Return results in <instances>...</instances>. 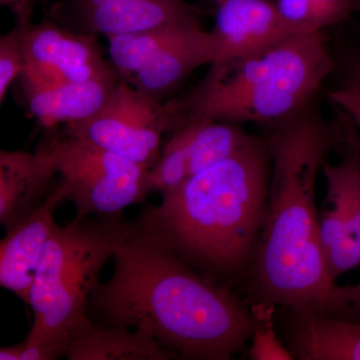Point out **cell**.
Listing matches in <instances>:
<instances>
[{"mask_svg": "<svg viewBox=\"0 0 360 360\" xmlns=\"http://www.w3.org/2000/svg\"><path fill=\"white\" fill-rule=\"evenodd\" d=\"M105 219L113 271L90 296V321L146 331L175 359L229 360L245 349L250 307L231 286L206 278L136 222L122 215Z\"/></svg>", "mask_w": 360, "mask_h": 360, "instance_id": "cell-1", "label": "cell"}, {"mask_svg": "<svg viewBox=\"0 0 360 360\" xmlns=\"http://www.w3.org/2000/svg\"><path fill=\"white\" fill-rule=\"evenodd\" d=\"M271 156L269 196L248 276L251 302L341 316L338 284L322 250L315 205L317 179L329 153L342 148L340 118L328 122L316 99L264 129Z\"/></svg>", "mask_w": 360, "mask_h": 360, "instance_id": "cell-2", "label": "cell"}, {"mask_svg": "<svg viewBox=\"0 0 360 360\" xmlns=\"http://www.w3.org/2000/svg\"><path fill=\"white\" fill-rule=\"evenodd\" d=\"M271 156L264 134L162 194L135 220L146 236L215 283L245 278L262 229Z\"/></svg>", "mask_w": 360, "mask_h": 360, "instance_id": "cell-3", "label": "cell"}, {"mask_svg": "<svg viewBox=\"0 0 360 360\" xmlns=\"http://www.w3.org/2000/svg\"><path fill=\"white\" fill-rule=\"evenodd\" d=\"M333 68L324 32L298 33L257 56L210 65L200 85L179 99L180 127L191 120L272 127L315 101Z\"/></svg>", "mask_w": 360, "mask_h": 360, "instance_id": "cell-4", "label": "cell"}, {"mask_svg": "<svg viewBox=\"0 0 360 360\" xmlns=\"http://www.w3.org/2000/svg\"><path fill=\"white\" fill-rule=\"evenodd\" d=\"M112 255L105 217L56 225L35 270L28 302L33 323L26 338L58 343L68 352L94 323L87 312L90 296Z\"/></svg>", "mask_w": 360, "mask_h": 360, "instance_id": "cell-5", "label": "cell"}, {"mask_svg": "<svg viewBox=\"0 0 360 360\" xmlns=\"http://www.w3.org/2000/svg\"><path fill=\"white\" fill-rule=\"evenodd\" d=\"M51 156L77 217H120L149 193V169L89 142L61 134L40 146Z\"/></svg>", "mask_w": 360, "mask_h": 360, "instance_id": "cell-6", "label": "cell"}, {"mask_svg": "<svg viewBox=\"0 0 360 360\" xmlns=\"http://www.w3.org/2000/svg\"><path fill=\"white\" fill-rule=\"evenodd\" d=\"M179 125V99L156 101L122 79L101 110L60 132L151 169L160 156L162 135Z\"/></svg>", "mask_w": 360, "mask_h": 360, "instance_id": "cell-7", "label": "cell"}, {"mask_svg": "<svg viewBox=\"0 0 360 360\" xmlns=\"http://www.w3.org/2000/svg\"><path fill=\"white\" fill-rule=\"evenodd\" d=\"M16 25L25 53L22 84L58 85L120 75L104 58L96 35L70 30L49 14L37 25L25 18Z\"/></svg>", "mask_w": 360, "mask_h": 360, "instance_id": "cell-8", "label": "cell"}, {"mask_svg": "<svg viewBox=\"0 0 360 360\" xmlns=\"http://www.w3.org/2000/svg\"><path fill=\"white\" fill-rule=\"evenodd\" d=\"M51 15L75 32L106 37L200 20L186 0H65Z\"/></svg>", "mask_w": 360, "mask_h": 360, "instance_id": "cell-9", "label": "cell"}, {"mask_svg": "<svg viewBox=\"0 0 360 360\" xmlns=\"http://www.w3.org/2000/svg\"><path fill=\"white\" fill-rule=\"evenodd\" d=\"M217 6L212 30L217 56L212 65L257 56L296 34L274 0H224Z\"/></svg>", "mask_w": 360, "mask_h": 360, "instance_id": "cell-10", "label": "cell"}, {"mask_svg": "<svg viewBox=\"0 0 360 360\" xmlns=\"http://www.w3.org/2000/svg\"><path fill=\"white\" fill-rule=\"evenodd\" d=\"M66 200V191L56 182L46 200L25 220L6 231L0 243V286L28 305L35 270L56 229L54 212Z\"/></svg>", "mask_w": 360, "mask_h": 360, "instance_id": "cell-11", "label": "cell"}, {"mask_svg": "<svg viewBox=\"0 0 360 360\" xmlns=\"http://www.w3.org/2000/svg\"><path fill=\"white\" fill-rule=\"evenodd\" d=\"M281 340L293 359L360 360V321L276 307Z\"/></svg>", "mask_w": 360, "mask_h": 360, "instance_id": "cell-12", "label": "cell"}, {"mask_svg": "<svg viewBox=\"0 0 360 360\" xmlns=\"http://www.w3.org/2000/svg\"><path fill=\"white\" fill-rule=\"evenodd\" d=\"M56 175L51 156L42 148L34 153L0 151V222L6 231L41 205L56 186Z\"/></svg>", "mask_w": 360, "mask_h": 360, "instance_id": "cell-13", "label": "cell"}, {"mask_svg": "<svg viewBox=\"0 0 360 360\" xmlns=\"http://www.w3.org/2000/svg\"><path fill=\"white\" fill-rule=\"evenodd\" d=\"M215 56L214 33L212 30L206 32L198 23L158 52L127 82L156 101H161L176 89L194 70L202 65H212Z\"/></svg>", "mask_w": 360, "mask_h": 360, "instance_id": "cell-14", "label": "cell"}, {"mask_svg": "<svg viewBox=\"0 0 360 360\" xmlns=\"http://www.w3.org/2000/svg\"><path fill=\"white\" fill-rule=\"evenodd\" d=\"M122 78L120 75L84 82L58 85L22 84L23 96L30 112L49 129L82 122L108 103Z\"/></svg>", "mask_w": 360, "mask_h": 360, "instance_id": "cell-15", "label": "cell"}, {"mask_svg": "<svg viewBox=\"0 0 360 360\" xmlns=\"http://www.w3.org/2000/svg\"><path fill=\"white\" fill-rule=\"evenodd\" d=\"M70 360H170L175 359L146 331L122 326H97L71 343Z\"/></svg>", "mask_w": 360, "mask_h": 360, "instance_id": "cell-16", "label": "cell"}, {"mask_svg": "<svg viewBox=\"0 0 360 360\" xmlns=\"http://www.w3.org/2000/svg\"><path fill=\"white\" fill-rule=\"evenodd\" d=\"M198 23H200V20L170 23L142 32L106 37L110 42L111 63L120 77L127 82L158 52Z\"/></svg>", "mask_w": 360, "mask_h": 360, "instance_id": "cell-17", "label": "cell"}, {"mask_svg": "<svg viewBox=\"0 0 360 360\" xmlns=\"http://www.w3.org/2000/svg\"><path fill=\"white\" fill-rule=\"evenodd\" d=\"M187 122L194 123L188 148V179L231 158L257 136L248 134L238 123L214 120Z\"/></svg>", "mask_w": 360, "mask_h": 360, "instance_id": "cell-18", "label": "cell"}, {"mask_svg": "<svg viewBox=\"0 0 360 360\" xmlns=\"http://www.w3.org/2000/svg\"><path fill=\"white\" fill-rule=\"evenodd\" d=\"M342 148L343 158L338 165L328 160L322 167L326 196L340 205L352 238L360 246V153L348 142Z\"/></svg>", "mask_w": 360, "mask_h": 360, "instance_id": "cell-19", "label": "cell"}, {"mask_svg": "<svg viewBox=\"0 0 360 360\" xmlns=\"http://www.w3.org/2000/svg\"><path fill=\"white\" fill-rule=\"evenodd\" d=\"M293 32L315 33L343 22L354 14L352 0H274Z\"/></svg>", "mask_w": 360, "mask_h": 360, "instance_id": "cell-20", "label": "cell"}, {"mask_svg": "<svg viewBox=\"0 0 360 360\" xmlns=\"http://www.w3.org/2000/svg\"><path fill=\"white\" fill-rule=\"evenodd\" d=\"M194 130L193 122H186L170 134L160 158L149 169V193L172 191L188 179V148Z\"/></svg>", "mask_w": 360, "mask_h": 360, "instance_id": "cell-21", "label": "cell"}, {"mask_svg": "<svg viewBox=\"0 0 360 360\" xmlns=\"http://www.w3.org/2000/svg\"><path fill=\"white\" fill-rule=\"evenodd\" d=\"M251 345L248 356L253 360L293 359L288 348L277 335L276 307L262 302H251Z\"/></svg>", "mask_w": 360, "mask_h": 360, "instance_id": "cell-22", "label": "cell"}, {"mask_svg": "<svg viewBox=\"0 0 360 360\" xmlns=\"http://www.w3.org/2000/svg\"><path fill=\"white\" fill-rule=\"evenodd\" d=\"M25 70V53L22 35L18 25L0 39V103L16 78Z\"/></svg>", "mask_w": 360, "mask_h": 360, "instance_id": "cell-23", "label": "cell"}, {"mask_svg": "<svg viewBox=\"0 0 360 360\" xmlns=\"http://www.w3.org/2000/svg\"><path fill=\"white\" fill-rule=\"evenodd\" d=\"M338 298L341 307L340 317L360 321V279L354 284L338 285Z\"/></svg>", "mask_w": 360, "mask_h": 360, "instance_id": "cell-24", "label": "cell"}, {"mask_svg": "<svg viewBox=\"0 0 360 360\" xmlns=\"http://www.w3.org/2000/svg\"><path fill=\"white\" fill-rule=\"evenodd\" d=\"M335 61L360 73V46H347L333 51Z\"/></svg>", "mask_w": 360, "mask_h": 360, "instance_id": "cell-25", "label": "cell"}, {"mask_svg": "<svg viewBox=\"0 0 360 360\" xmlns=\"http://www.w3.org/2000/svg\"><path fill=\"white\" fill-rule=\"evenodd\" d=\"M40 1L44 0H0V4L13 9L16 20H23L32 18L33 6Z\"/></svg>", "mask_w": 360, "mask_h": 360, "instance_id": "cell-26", "label": "cell"}, {"mask_svg": "<svg viewBox=\"0 0 360 360\" xmlns=\"http://www.w3.org/2000/svg\"><path fill=\"white\" fill-rule=\"evenodd\" d=\"M354 2V14H357L360 20V0H352Z\"/></svg>", "mask_w": 360, "mask_h": 360, "instance_id": "cell-27", "label": "cell"}, {"mask_svg": "<svg viewBox=\"0 0 360 360\" xmlns=\"http://www.w3.org/2000/svg\"><path fill=\"white\" fill-rule=\"evenodd\" d=\"M212 1H214L215 4H217V6H219V4H221V2L224 1V0H212Z\"/></svg>", "mask_w": 360, "mask_h": 360, "instance_id": "cell-28", "label": "cell"}]
</instances>
